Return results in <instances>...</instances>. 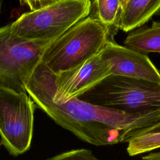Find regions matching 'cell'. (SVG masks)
Listing matches in <instances>:
<instances>
[{"label":"cell","mask_w":160,"mask_h":160,"mask_svg":"<svg viewBox=\"0 0 160 160\" xmlns=\"http://www.w3.org/2000/svg\"><path fill=\"white\" fill-rule=\"evenodd\" d=\"M160 12V0H120L114 29L132 31Z\"/></svg>","instance_id":"9c48e42d"},{"label":"cell","mask_w":160,"mask_h":160,"mask_svg":"<svg viewBox=\"0 0 160 160\" xmlns=\"http://www.w3.org/2000/svg\"><path fill=\"white\" fill-rule=\"evenodd\" d=\"M2 2H3V1H2V0H0V13H1V8H2Z\"/></svg>","instance_id":"2e32d148"},{"label":"cell","mask_w":160,"mask_h":160,"mask_svg":"<svg viewBox=\"0 0 160 160\" xmlns=\"http://www.w3.org/2000/svg\"><path fill=\"white\" fill-rule=\"evenodd\" d=\"M42 64L52 98L58 101L79 98L111 76V68L100 52L77 67L58 74Z\"/></svg>","instance_id":"52a82bcc"},{"label":"cell","mask_w":160,"mask_h":160,"mask_svg":"<svg viewBox=\"0 0 160 160\" xmlns=\"http://www.w3.org/2000/svg\"><path fill=\"white\" fill-rule=\"evenodd\" d=\"M36 107L56 124L80 139L95 146L128 142L138 134L160 122V109L132 113L74 98H52L41 62L26 86Z\"/></svg>","instance_id":"6da1fadb"},{"label":"cell","mask_w":160,"mask_h":160,"mask_svg":"<svg viewBox=\"0 0 160 160\" xmlns=\"http://www.w3.org/2000/svg\"><path fill=\"white\" fill-rule=\"evenodd\" d=\"M54 40L24 41L12 35L10 24L0 28V88L26 93V84Z\"/></svg>","instance_id":"5b68a950"},{"label":"cell","mask_w":160,"mask_h":160,"mask_svg":"<svg viewBox=\"0 0 160 160\" xmlns=\"http://www.w3.org/2000/svg\"><path fill=\"white\" fill-rule=\"evenodd\" d=\"M142 160H160V152L150 153L144 157Z\"/></svg>","instance_id":"9a60e30c"},{"label":"cell","mask_w":160,"mask_h":160,"mask_svg":"<svg viewBox=\"0 0 160 160\" xmlns=\"http://www.w3.org/2000/svg\"><path fill=\"white\" fill-rule=\"evenodd\" d=\"M89 103L128 112L160 108V84L132 78L111 75L79 98Z\"/></svg>","instance_id":"277c9868"},{"label":"cell","mask_w":160,"mask_h":160,"mask_svg":"<svg viewBox=\"0 0 160 160\" xmlns=\"http://www.w3.org/2000/svg\"><path fill=\"white\" fill-rule=\"evenodd\" d=\"M89 0H56L45 8L22 14L10 24L12 35L24 41L54 40L88 17Z\"/></svg>","instance_id":"3957f363"},{"label":"cell","mask_w":160,"mask_h":160,"mask_svg":"<svg viewBox=\"0 0 160 160\" xmlns=\"http://www.w3.org/2000/svg\"><path fill=\"white\" fill-rule=\"evenodd\" d=\"M56 1V0H28L24 1L23 2L26 3L29 7L31 11H35L50 6L51 4L54 3Z\"/></svg>","instance_id":"5bb4252c"},{"label":"cell","mask_w":160,"mask_h":160,"mask_svg":"<svg viewBox=\"0 0 160 160\" xmlns=\"http://www.w3.org/2000/svg\"><path fill=\"white\" fill-rule=\"evenodd\" d=\"M111 75L142 79L160 84V72L148 56L108 40L100 52Z\"/></svg>","instance_id":"ba28073f"},{"label":"cell","mask_w":160,"mask_h":160,"mask_svg":"<svg viewBox=\"0 0 160 160\" xmlns=\"http://www.w3.org/2000/svg\"><path fill=\"white\" fill-rule=\"evenodd\" d=\"M47 160H99L86 149H79L68 151L54 156Z\"/></svg>","instance_id":"4fadbf2b"},{"label":"cell","mask_w":160,"mask_h":160,"mask_svg":"<svg viewBox=\"0 0 160 160\" xmlns=\"http://www.w3.org/2000/svg\"><path fill=\"white\" fill-rule=\"evenodd\" d=\"M36 108L27 92L0 88L1 142L11 154L19 155L29 149Z\"/></svg>","instance_id":"8992f818"},{"label":"cell","mask_w":160,"mask_h":160,"mask_svg":"<svg viewBox=\"0 0 160 160\" xmlns=\"http://www.w3.org/2000/svg\"><path fill=\"white\" fill-rule=\"evenodd\" d=\"M109 37L108 29L94 16H88L52 41L43 52L41 62L58 74L98 54Z\"/></svg>","instance_id":"7a4b0ae2"},{"label":"cell","mask_w":160,"mask_h":160,"mask_svg":"<svg viewBox=\"0 0 160 160\" xmlns=\"http://www.w3.org/2000/svg\"><path fill=\"white\" fill-rule=\"evenodd\" d=\"M123 42L126 47L146 56L160 52V21H154L150 27L131 31Z\"/></svg>","instance_id":"30bf717a"},{"label":"cell","mask_w":160,"mask_h":160,"mask_svg":"<svg viewBox=\"0 0 160 160\" xmlns=\"http://www.w3.org/2000/svg\"><path fill=\"white\" fill-rule=\"evenodd\" d=\"M92 6L95 9L94 16L108 29L111 36L119 11L120 0H96Z\"/></svg>","instance_id":"7c38bea8"},{"label":"cell","mask_w":160,"mask_h":160,"mask_svg":"<svg viewBox=\"0 0 160 160\" xmlns=\"http://www.w3.org/2000/svg\"><path fill=\"white\" fill-rule=\"evenodd\" d=\"M160 148V122L145 129L128 142L127 152L129 156L147 152Z\"/></svg>","instance_id":"8fae6325"}]
</instances>
